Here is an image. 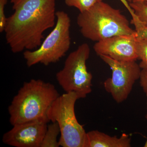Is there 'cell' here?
<instances>
[{
  "label": "cell",
  "instance_id": "obj_1",
  "mask_svg": "<svg viewBox=\"0 0 147 147\" xmlns=\"http://www.w3.org/2000/svg\"><path fill=\"white\" fill-rule=\"evenodd\" d=\"M13 14L7 18L5 39L13 53L36 50L44 32L56 25L55 0H10Z\"/></svg>",
  "mask_w": 147,
  "mask_h": 147
},
{
  "label": "cell",
  "instance_id": "obj_2",
  "mask_svg": "<svg viewBox=\"0 0 147 147\" xmlns=\"http://www.w3.org/2000/svg\"><path fill=\"white\" fill-rule=\"evenodd\" d=\"M60 95L55 86L40 79L25 82L13 97L8 110L12 126L33 121L48 123L47 112Z\"/></svg>",
  "mask_w": 147,
  "mask_h": 147
},
{
  "label": "cell",
  "instance_id": "obj_3",
  "mask_svg": "<svg viewBox=\"0 0 147 147\" xmlns=\"http://www.w3.org/2000/svg\"><path fill=\"white\" fill-rule=\"evenodd\" d=\"M76 21L82 36L95 42L135 32L129 26L128 19L119 9L102 1L79 13Z\"/></svg>",
  "mask_w": 147,
  "mask_h": 147
},
{
  "label": "cell",
  "instance_id": "obj_4",
  "mask_svg": "<svg viewBox=\"0 0 147 147\" xmlns=\"http://www.w3.org/2000/svg\"><path fill=\"white\" fill-rule=\"evenodd\" d=\"M79 99L74 92H66L55 100L47 112L50 121L57 123L59 127L61 146L87 147V132L77 121L74 111Z\"/></svg>",
  "mask_w": 147,
  "mask_h": 147
},
{
  "label": "cell",
  "instance_id": "obj_5",
  "mask_svg": "<svg viewBox=\"0 0 147 147\" xmlns=\"http://www.w3.org/2000/svg\"><path fill=\"white\" fill-rule=\"evenodd\" d=\"M57 23L41 45L36 50H25L24 57L28 67L41 63L48 65L55 63L65 55L71 45V20L63 11H56Z\"/></svg>",
  "mask_w": 147,
  "mask_h": 147
},
{
  "label": "cell",
  "instance_id": "obj_6",
  "mask_svg": "<svg viewBox=\"0 0 147 147\" xmlns=\"http://www.w3.org/2000/svg\"><path fill=\"white\" fill-rule=\"evenodd\" d=\"M89 45L84 43L68 55L62 69L56 74V79L65 92H74L79 98H84L91 92L92 75L87 69Z\"/></svg>",
  "mask_w": 147,
  "mask_h": 147
},
{
  "label": "cell",
  "instance_id": "obj_7",
  "mask_svg": "<svg viewBox=\"0 0 147 147\" xmlns=\"http://www.w3.org/2000/svg\"><path fill=\"white\" fill-rule=\"evenodd\" d=\"M99 57L112 70V76L103 84L106 92L114 100L121 103L127 99L135 82L140 79L141 68L136 61H121L105 55Z\"/></svg>",
  "mask_w": 147,
  "mask_h": 147
},
{
  "label": "cell",
  "instance_id": "obj_8",
  "mask_svg": "<svg viewBox=\"0 0 147 147\" xmlns=\"http://www.w3.org/2000/svg\"><path fill=\"white\" fill-rule=\"evenodd\" d=\"M47 123L33 121L13 125L3 135V143L16 147H41Z\"/></svg>",
  "mask_w": 147,
  "mask_h": 147
},
{
  "label": "cell",
  "instance_id": "obj_9",
  "mask_svg": "<svg viewBox=\"0 0 147 147\" xmlns=\"http://www.w3.org/2000/svg\"><path fill=\"white\" fill-rule=\"evenodd\" d=\"M137 38L135 33L131 35H121L96 42L93 46L98 56L105 55L121 61H136Z\"/></svg>",
  "mask_w": 147,
  "mask_h": 147
},
{
  "label": "cell",
  "instance_id": "obj_10",
  "mask_svg": "<svg viewBox=\"0 0 147 147\" xmlns=\"http://www.w3.org/2000/svg\"><path fill=\"white\" fill-rule=\"evenodd\" d=\"M87 147H130L131 138L123 133L120 137H111L98 130L87 132Z\"/></svg>",
  "mask_w": 147,
  "mask_h": 147
},
{
  "label": "cell",
  "instance_id": "obj_11",
  "mask_svg": "<svg viewBox=\"0 0 147 147\" xmlns=\"http://www.w3.org/2000/svg\"><path fill=\"white\" fill-rule=\"evenodd\" d=\"M60 133V129L57 123L52 122L47 126L41 147H59L57 137Z\"/></svg>",
  "mask_w": 147,
  "mask_h": 147
},
{
  "label": "cell",
  "instance_id": "obj_12",
  "mask_svg": "<svg viewBox=\"0 0 147 147\" xmlns=\"http://www.w3.org/2000/svg\"><path fill=\"white\" fill-rule=\"evenodd\" d=\"M102 1V0H65V3L68 7H75L79 10L80 13H82Z\"/></svg>",
  "mask_w": 147,
  "mask_h": 147
},
{
  "label": "cell",
  "instance_id": "obj_13",
  "mask_svg": "<svg viewBox=\"0 0 147 147\" xmlns=\"http://www.w3.org/2000/svg\"><path fill=\"white\" fill-rule=\"evenodd\" d=\"M136 52L138 59L141 61L139 66L142 69L147 68V39H137Z\"/></svg>",
  "mask_w": 147,
  "mask_h": 147
},
{
  "label": "cell",
  "instance_id": "obj_14",
  "mask_svg": "<svg viewBox=\"0 0 147 147\" xmlns=\"http://www.w3.org/2000/svg\"><path fill=\"white\" fill-rule=\"evenodd\" d=\"M131 23L135 27V33L137 40L147 39V23L140 21L136 14L132 16Z\"/></svg>",
  "mask_w": 147,
  "mask_h": 147
},
{
  "label": "cell",
  "instance_id": "obj_15",
  "mask_svg": "<svg viewBox=\"0 0 147 147\" xmlns=\"http://www.w3.org/2000/svg\"><path fill=\"white\" fill-rule=\"evenodd\" d=\"M129 5L138 18L143 22L147 23V4L145 3H129Z\"/></svg>",
  "mask_w": 147,
  "mask_h": 147
},
{
  "label": "cell",
  "instance_id": "obj_16",
  "mask_svg": "<svg viewBox=\"0 0 147 147\" xmlns=\"http://www.w3.org/2000/svg\"><path fill=\"white\" fill-rule=\"evenodd\" d=\"M7 0H0V32H4L7 18L5 16V9Z\"/></svg>",
  "mask_w": 147,
  "mask_h": 147
},
{
  "label": "cell",
  "instance_id": "obj_17",
  "mask_svg": "<svg viewBox=\"0 0 147 147\" xmlns=\"http://www.w3.org/2000/svg\"><path fill=\"white\" fill-rule=\"evenodd\" d=\"M139 79L140 86L147 96V68L142 69Z\"/></svg>",
  "mask_w": 147,
  "mask_h": 147
},
{
  "label": "cell",
  "instance_id": "obj_18",
  "mask_svg": "<svg viewBox=\"0 0 147 147\" xmlns=\"http://www.w3.org/2000/svg\"><path fill=\"white\" fill-rule=\"evenodd\" d=\"M122 3L123 4L125 7L128 10L129 12L130 13V14H131V16H134L135 15V13H134V11L133 9L130 7V5H129V3H128L127 0H120Z\"/></svg>",
  "mask_w": 147,
  "mask_h": 147
},
{
  "label": "cell",
  "instance_id": "obj_19",
  "mask_svg": "<svg viewBox=\"0 0 147 147\" xmlns=\"http://www.w3.org/2000/svg\"><path fill=\"white\" fill-rule=\"evenodd\" d=\"M133 3H145L147 4V0H132Z\"/></svg>",
  "mask_w": 147,
  "mask_h": 147
},
{
  "label": "cell",
  "instance_id": "obj_20",
  "mask_svg": "<svg viewBox=\"0 0 147 147\" xmlns=\"http://www.w3.org/2000/svg\"><path fill=\"white\" fill-rule=\"evenodd\" d=\"M146 120L147 121V113L146 114ZM144 147H147V138L146 141V143H145V144L144 146Z\"/></svg>",
  "mask_w": 147,
  "mask_h": 147
},
{
  "label": "cell",
  "instance_id": "obj_21",
  "mask_svg": "<svg viewBox=\"0 0 147 147\" xmlns=\"http://www.w3.org/2000/svg\"><path fill=\"white\" fill-rule=\"evenodd\" d=\"M127 1L128 2H129V3H131L132 0H127Z\"/></svg>",
  "mask_w": 147,
  "mask_h": 147
}]
</instances>
